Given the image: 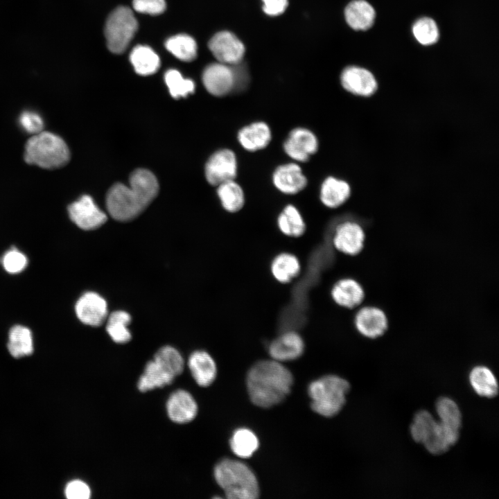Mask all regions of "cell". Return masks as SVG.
<instances>
[{
	"instance_id": "6da1fadb",
	"label": "cell",
	"mask_w": 499,
	"mask_h": 499,
	"mask_svg": "<svg viewBox=\"0 0 499 499\" xmlns=\"http://www.w3.org/2000/svg\"><path fill=\"white\" fill-rule=\"evenodd\" d=\"M158 191L154 174L146 169H137L130 177L129 186L117 183L110 188L106 197L107 211L116 220H131L146 209Z\"/></svg>"
},
{
	"instance_id": "7a4b0ae2",
	"label": "cell",
	"mask_w": 499,
	"mask_h": 499,
	"mask_svg": "<svg viewBox=\"0 0 499 499\" xmlns=\"http://www.w3.org/2000/svg\"><path fill=\"white\" fill-rule=\"evenodd\" d=\"M292 383L291 372L273 359L257 362L247 376V388L252 402L264 408L281 402L290 393Z\"/></svg>"
},
{
	"instance_id": "3957f363",
	"label": "cell",
	"mask_w": 499,
	"mask_h": 499,
	"mask_svg": "<svg viewBox=\"0 0 499 499\" xmlns=\"http://www.w3.org/2000/svg\"><path fill=\"white\" fill-rule=\"evenodd\" d=\"M213 475L227 498L256 499L259 496V487L255 474L240 461L222 459L216 465Z\"/></svg>"
},
{
	"instance_id": "277c9868",
	"label": "cell",
	"mask_w": 499,
	"mask_h": 499,
	"mask_svg": "<svg viewBox=\"0 0 499 499\" xmlns=\"http://www.w3.org/2000/svg\"><path fill=\"white\" fill-rule=\"evenodd\" d=\"M24 158L28 164L53 170L64 166L69 161L70 151L60 137L42 131L27 141Z\"/></svg>"
},
{
	"instance_id": "5b68a950",
	"label": "cell",
	"mask_w": 499,
	"mask_h": 499,
	"mask_svg": "<svg viewBox=\"0 0 499 499\" xmlns=\"http://www.w3.org/2000/svg\"><path fill=\"white\" fill-rule=\"evenodd\" d=\"M349 389V382L335 375H327L313 381L308 388L313 410L326 417L336 415L344 405Z\"/></svg>"
},
{
	"instance_id": "8992f818",
	"label": "cell",
	"mask_w": 499,
	"mask_h": 499,
	"mask_svg": "<svg viewBox=\"0 0 499 499\" xmlns=\"http://www.w3.org/2000/svg\"><path fill=\"white\" fill-rule=\"evenodd\" d=\"M138 28L131 9L119 6L109 15L105 27V36L109 50L114 53L125 51Z\"/></svg>"
},
{
	"instance_id": "52a82bcc",
	"label": "cell",
	"mask_w": 499,
	"mask_h": 499,
	"mask_svg": "<svg viewBox=\"0 0 499 499\" xmlns=\"http://www.w3.org/2000/svg\"><path fill=\"white\" fill-rule=\"evenodd\" d=\"M285 153L295 162H306L319 148L315 134L308 128H293L283 143Z\"/></svg>"
},
{
	"instance_id": "ba28073f",
	"label": "cell",
	"mask_w": 499,
	"mask_h": 499,
	"mask_svg": "<svg viewBox=\"0 0 499 499\" xmlns=\"http://www.w3.org/2000/svg\"><path fill=\"white\" fill-rule=\"evenodd\" d=\"M238 173V161L235 152L227 148L216 151L205 165V176L213 186L235 180Z\"/></svg>"
},
{
	"instance_id": "9c48e42d",
	"label": "cell",
	"mask_w": 499,
	"mask_h": 499,
	"mask_svg": "<svg viewBox=\"0 0 499 499\" xmlns=\"http://www.w3.org/2000/svg\"><path fill=\"white\" fill-rule=\"evenodd\" d=\"M365 234L362 226L352 220H344L334 228L332 244L338 252L349 256L358 254L363 249Z\"/></svg>"
},
{
	"instance_id": "30bf717a",
	"label": "cell",
	"mask_w": 499,
	"mask_h": 499,
	"mask_svg": "<svg viewBox=\"0 0 499 499\" xmlns=\"http://www.w3.org/2000/svg\"><path fill=\"white\" fill-rule=\"evenodd\" d=\"M69 218L78 227L94 230L107 221L106 214L87 195H82L68 207Z\"/></svg>"
},
{
	"instance_id": "8fae6325",
	"label": "cell",
	"mask_w": 499,
	"mask_h": 499,
	"mask_svg": "<svg viewBox=\"0 0 499 499\" xmlns=\"http://www.w3.org/2000/svg\"><path fill=\"white\" fill-rule=\"evenodd\" d=\"M208 46L219 62L227 65L240 63L245 53L243 42L229 31L215 34L209 40Z\"/></svg>"
},
{
	"instance_id": "7c38bea8",
	"label": "cell",
	"mask_w": 499,
	"mask_h": 499,
	"mask_svg": "<svg viewBox=\"0 0 499 499\" xmlns=\"http://www.w3.org/2000/svg\"><path fill=\"white\" fill-rule=\"evenodd\" d=\"M75 312L82 323L88 326H98L107 317V304L99 294L87 292L77 300Z\"/></svg>"
},
{
	"instance_id": "4fadbf2b",
	"label": "cell",
	"mask_w": 499,
	"mask_h": 499,
	"mask_svg": "<svg viewBox=\"0 0 499 499\" xmlns=\"http://www.w3.org/2000/svg\"><path fill=\"white\" fill-rule=\"evenodd\" d=\"M202 82L211 94L223 96L235 89V72L229 65L221 62L211 64L203 71Z\"/></svg>"
},
{
	"instance_id": "5bb4252c",
	"label": "cell",
	"mask_w": 499,
	"mask_h": 499,
	"mask_svg": "<svg viewBox=\"0 0 499 499\" xmlns=\"http://www.w3.org/2000/svg\"><path fill=\"white\" fill-rule=\"evenodd\" d=\"M272 180L274 187L286 195L297 194L308 184L307 177L297 162L278 166L273 171Z\"/></svg>"
},
{
	"instance_id": "9a60e30c",
	"label": "cell",
	"mask_w": 499,
	"mask_h": 499,
	"mask_svg": "<svg viewBox=\"0 0 499 499\" xmlns=\"http://www.w3.org/2000/svg\"><path fill=\"white\" fill-rule=\"evenodd\" d=\"M354 325L362 336L375 339L382 336L387 329L388 319L380 308L367 306L360 308L354 317Z\"/></svg>"
},
{
	"instance_id": "2e32d148",
	"label": "cell",
	"mask_w": 499,
	"mask_h": 499,
	"mask_svg": "<svg viewBox=\"0 0 499 499\" xmlns=\"http://www.w3.org/2000/svg\"><path fill=\"white\" fill-rule=\"evenodd\" d=\"M304 347L301 336L294 331H288L272 341L268 352L272 359L282 362L299 358L304 353Z\"/></svg>"
},
{
	"instance_id": "e0dca14e",
	"label": "cell",
	"mask_w": 499,
	"mask_h": 499,
	"mask_svg": "<svg viewBox=\"0 0 499 499\" xmlns=\"http://www.w3.org/2000/svg\"><path fill=\"white\" fill-rule=\"evenodd\" d=\"M340 82L345 90L354 95L369 96L377 89V82L373 74L358 67L345 68L341 73Z\"/></svg>"
},
{
	"instance_id": "ac0fdd59",
	"label": "cell",
	"mask_w": 499,
	"mask_h": 499,
	"mask_svg": "<svg viewBox=\"0 0 499 499\" xmlns=\"http://www.w3.org/2000/svg\"><path fill=\"white\" fill-rule=\"evenodd\" d=\"M167 414L170 419L177 423H186L193 421L198 413V404L187 391L178 389L173 392L166 403Z\"/></svg>"
},
{
	"instance_id": "d6986e66",
	"label": "cell",
	"mask_w": 499,
	"mask_h": 499,
	"mask_svg": "<svg viewBox=\"0 0 499 499\" xmlns=\"http://www.w3.org/2000/svg\"><path fill=\"white\" fill-rule=\"evenodd\" d=\"M237 139L243 149L256 152L265 148L270 144L272 131L267 123L254 121L238 130Z\"/></svg>"
},
{
	"instance_id": "ffe728a7",
	"label": "cell",
	"mask_w": 499,
	"mask_h": 499,
	"mask_svg": "<svg viewBox=\"0 0 499 499\" xmlns=\"http://www.w3.org/2000/svg\"><path fill=\"white\" fill-rule=\"evenodd\" d=\"M331 296L337 305L352 309L362 304L365 298V291L356 279L342 278L333 284Z\"/></svg>"
},
{
	"instance_id": "44dd1931",
	"label": "cell",
	"mask_w": 499,
	"mask_h": 499,
	"mask_svg": "<svg viewBox=\"0 0 499 499\" xmlns=\"http://www.w3.org/2000/svg\"><path fill=\"white\" fill-rule=\"evenodd\" d=\"M188 366L196 383L201 387L209 386L216 379V365L213 358L204 351H196L191 354Z\"/></svg>"
},
{
	"instance_id": "7402d4cb",
	"label": "cell",
	"mask_w": 499,
	"mask_h": 499,
	"mask_svg": "<svg viewBox=\"0 0 499 499\" xmlns=\"http://www.w3.org/2000/svg\"><path fill=\"white\" fill-rule=\"evenodd\" d=\"M351 187L349 183L333 176L326 177L319 189V200L329 209L342 205L350 197Z\"/></svg>"
},
{
	"instance_id": "603a6c76",
	"label": "cell",
	"mask_w": 499,
	"mask_h": 499,
	"mask_svg": "<svg viewBox=\"0 0 499 499\" xmlns=\"http://www.w3.org/2000/svg\"><path fill=\"white\" fill-rule=\"evenodd\" d=\"M469 379L473 389L478 395L488 399L498 395V380L489 367L483 365L475 366L471 370Z\"/></svg>"
},
{
	"instance_id": "cb8c5ba5",
	"label": "cell",
	"mask_w": 499,
	"mask_h": 499,
	"mask_svg": "<svg viewBox=\"0 0 499 499\" xmlns=\"http://www.w3.org/2000/svg\"><path fill=\"white\" fill-rule=\"evenodd\" d=\"M301 271L299 259L290 252L276 255L270 264L272 277L279 283H288L297 277Z\"/></svg>"
},
{
	"instance_id": "d4e9b609",
	"label": "cell",
	"mask_w": 499,
	"mask_h": 499,
	"mask_svg": "<svg viewBox=\"0 0 499 499\" xmlns=\"http://www.w3.org/2000/svg\"><path fill=\"white\" fill-rule=\"evenodd\" d=\"M347 24L354 30H365L374 24L375 10L365 0H354L350 2L344 10Z\"/></svg>"
},
{
	"instance_id": "484cf974",
	"label": "cell",
	"mask_w": 499,
	"mask_h": 499,
	"mask_svg": "<svg viewBox=\"0 0 499 499\" xmlns=\"http://www.w3.org/2000/svg\"><path fill=\"white\" fill-rule=\"evenodd\" d=\"M175 377L153 359L146 364L138 381V389L146 392L170 385Z\"/></svg>"
},
{
	"instance_id": "4316f807",
	"label": "cell",
	"mask_w": 499,
	"mask_h": 499,
	"mask_svg": "<svg viewBox=\"0 0 499 499\" xmlns=\"http://www.w3.org/2000/svg\"><path fill=\"white\" fill-rule=\"evenodd\" d=\"M279 231L291 238L301 236L306 231V223L299 209L293 204H287L279 213L277 220Z\"/></svg>"
},
{
	"instance_id": "83f0119b",
	"label": "cell",
	"mask_w": 499,
	"mask_h": 499,
	"mask_svg": "<svg viewBox=\"0 0 499 499\" xmlns=\"http://www.w3.org/2000/svg\"><path fill=\"white\" fill-rule=\"evenodd\" d=\"M438 421L445 428L459 434L462 423L461 410L456 402L449 397L442 396L435 403Z\"/></svg>"
},
{
	"instance_id": "f1b7e54d",
	"label": "cell",
	"mask_w": 499,
	"mask_h": 499,
	"mask_svg": "<svg viewBox=\"0 0 499 499\" xmlns=\"http://www.w3.org/2000/svg\"><path fill=\"white\" fill-rule=\"evenodd\" d=\"M7 347L10 353L16 358L30 355L33 351L32 332L22 325L12 326L8 333Z\"/></svg>"
},
{
	"instance_id": "f546056e",
	"label": "cell",
	"mask_w": 499,
	"mask_h": 499,
	"mask_svg": "<svg viewBox=\"0 0 499 499\" xmlns=\"http://www.w3.org/2000/svg\"><path fill=\"white\" fill-rule=\"evenodd\" d=\"M130 60L135 71L141 76H148L155 73L160 66L159 56L147 46H135L130 53Z\"/></svg>"
},
{
	"instance_id": "4dcf8cb0",
	"label": "cell",
	"mask_w": 499,
	"mask_h": 499,
	"mask_svg": "<svg viewBox=\"0 0 499 499\" xmlns=\"http://www.w3.org/2000/svg\"><path fill=\"white\" fill-rule=\"evenodd\" d=\"M218 196L222 207L228 212L239 211L245 204V193L241 186L235 180L219 184Z\"/></svg>"
},
{
	"instance_id": "1f68e13d",
	"label": "cell",
	"mask_w": 499,
	"mask_h": 499,
	"mask_svg": "<svg viewBox=\"0 0 499 499\" xmlns=\"http://www.w3.org/2000/svg\"><path fill=\"white\" fill-rule=\"evenodd\" d=\"M130 322V315L124 310H116L110 315L106 331L114 342L124 344L131 340L132 335L128 328Z\"/></svg>"
},
{
	"instance_id": "d6a6232c",
	"label": "cell",
	"mask_w": 499,
	"mask_h": 499,
	"mask_svg": "<svg viewBox=\"0 0 499 499\" xmlns=\"http://www.w3.org/2000/svg\"><path fill=\"white\" fill-rule=\"evenodd\" d=\"M229 444L232 452L236 456L248 458L257 450L259 442L256 435L251 430L242 428L234 431Z\"/></svg>"
},
{
	"instance_id": "836d02e7",
	"label": "cell",
	"mask_w": 499,
	"mask_h": 499,
	"mask_svg": "<svg viewBox=\"0 0 499 499\" xmlns=\"http://www.w3.org/2000/svg\"><path fill=\"white\" fill-rule=\"evenodd\" d=\"M167 50L178 59L190 62L197 55V45L193 37L180 34L170 37L165 43Z\"/></svg>"
},
{
	"instance_id": "e575fe53",
	"label": "cell",
	"mask_w": 499,
	"mask_h": 499,
	"mask_svg": "<svg viewBox=\"0 0 499 499\" xmlns=\"http://www.w3.org/2000/svg\"><path fill=\"white\" fill-rule=\"evenodd\" d=\"M153 360L175 378L183 371L184 358L181 353L171 346H164L160 348L155 354Z\"/></svg>"
},
{
	"instance_id": "d590c367",
	"label": "cell",
	"mask_w": 499,
	"mask_h": 499,
	"mask_svg": "<svg viewBox=\"0 0 499 499\" xmlns=\"http://www.w3.org/2000/svg\"><path fill=\"white\" fill-rule=\"evenodd\" d=\"M437 420L426 410L418 411L410 425V435L414 441L423 444L434 428Z\"/></svg>"
},
{
	"instance_id": "8d00e7d4",
	"label": "cell",
	"mask_w": 499,
	"mask_h": 499,
	"mask_svg": "<svg viewBox=\"0 0 499 499\" xmlns=\"http://www.w3.org/2000/svg\"><path fill=\"white\" fill-rule=\"evenodd\" d=\"M164 80L170 95L175 98L185 97L195 90L193 81L183 78L177 70L170 69L167 71L164 75Z\"/></svg>"
},
{
	"instance_id": "74e56055",
	"label": "cell",
	"mask_w": 499,
	"mask_h": 499,
	"mask_svg": "<svg viewBox=\"0 0 499 499\" xmlns=\"http://www.w3.org/2000/svg\"><path fill=\"white\" fill-rule=\"evenodd\" d=\"M417 40L423 45H430L438 40L439 30L435 21L429 17L418 19L412 27Z\"/></svg>"
},
{
	"instance_id": "f35d334b",
	"label": "cell",
	"mask_w": 499,
	"mask_h": 499,
	"mask_svg": "<svg viewBox=\"0 0 499 499\" xmlns=\"http://www.w3.org/2000/svg\"><path fill=\"white\" fill-rule=\"evenodd\" d=\"M1 261L4 270L10 274L19 273L28 265L26 256L15 247L6 251Z\"/></svg>"
},
{
	"instance_id": "ab89813d",
	"label": "cell",
	"mask_w": 499,
	"mask_h": 499,
	"mask_svg": "<svg viewBox=\"0 0 499 499\" xmlns=\"http://www.w3.org/2000/svg\"><path fill=\"white\" fill-rule=\"evenodd\" d=\"M19 123L26 132L33 135L43 131V119L36 112H23L19 116Z\"/></svg>"
},
{
	"instance_id": "60d3db41",
	"label": "cell",
	"mask_w": 499,
	"mask_h": 499,
	"mask_svg": "<svg viewBox=\"0 0 499 499\" xmlns=\"http://www.w3.org/2000/svg\"><path fill=\"white\" fill-rule=\"evenodd\" d=\"M134 9L141 13L159 15L166 9L164 0H133Z\"/></svg>"
},
{
	"instance_id": "b9f144b4",
	"label": "cell",
	"mask_w": 499,
	"mask_h": 499,
	"mask_svg": "<svg viewBox=\"0 0 499 499\" xmlns=\"http://www.w3.org/2000/svg\"><path fill=\"white\" fill-rule=\"evenodd\" d=\"M64 493L69 499H88L90 498L91 491L85 482L75 480L67 484Z\"/></svg>"
},
{
	"instance_id": "7bdbcfd3",
	"label": "cell",
	"mask_w": 499,
	"mask_h": 499,
	"mask_svg": "<svg viewBox=\"0 0 499 499\" xmlns=\"http://www.w3.org/2000/svg\"><path fill=\"white\" fill-rule=\"evenodd\" d=\"M263 10L265 13L270 16H277L282 14L288 6V0H262Z\"/></svg>"
}]
</instances>
